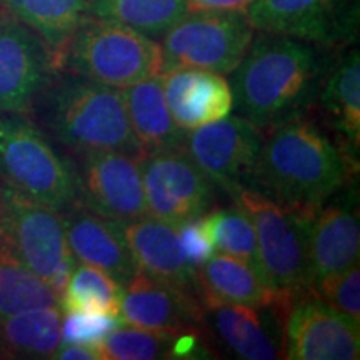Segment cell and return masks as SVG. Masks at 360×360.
<instances>
[{
    "mask_svg": "<svg viewBox=\"0 0 360 360\" xmlns=\"http://www.w3.org/2000/svg\"><path fill=\"white\" fill-rule=\"evenodd\" d=\"M12 17L37 32L58 69L62 53L79 25L87 19V0H2Z\"/></svg>",
    "mask_w": 360,
    "mask_h": 360,
    "instance_id": "d4e9b609",
    "label": "cell"
},
{
    "mask_svg": "<svg viewBox=\"0 0 360 360\" xmlns=\"http://www.w3.org/2000/svg\"><path fill=\"white\" fill-rule=\"evenodd\" d=\"M262 146V130L240 115L188 130L184 141V150L193 164L231 197L244 188L254 191Z\"/></svg>",
    "mask_w": 360,
    "mask_h": 360,
    "instance_id": "9c48e42d",
    "label": "cell"
},
{
    "mask_svg": "<svg viewBox=\"0 0 360 360\" xmlns=\"http://www.w3.org/2000/svg\"><path fill=\"white\" fill-rule=\"evenodd\" d=\"M317 105L342 139V150L354 164L360 143V57L352 47L337 57L319 94Z\"/></svg>",
    "mask_w": 360,
    "mask_h": 360,
    "instance_id": "7402d4cb",
    "label": "cell"
},
{
    "mask_svg": "<svg viewBox=\"0 0 360 360\" xmlns=\"http://www.w3.org/2000/svg\"><path fill=\"white\" fill-rule=\"evenodd\" d=\"M255 29L245 12L188 11L162 35V72L199 69L227 75L249 51Z\"/></svg>",
    "mask_w": 360,
    "mask_h": 360,
    "instance_id": "8992f818",
    "label": "cell"
},
{
    "mask_svg": "<svg viewBox=\"0 0 360 360\" xmlns=\"http://www.w3.org/2000/svg\"><path fill=\"white\" fill-rule=\"evenodd\" d=\"M360 323L312 292L297 294L283 317V359L357 360Z\"/></svg>",
    "mask_w": 360,
    "mask_h": 360,
    "instance_id": "7c38bea8",
    "label": "cell"
},
{
    "mask_svg": "<svg viewBox=\"0 0 360 360\" xmlns=\"http://www.w3.org/2000/svg\"><path fill=\"white\" fill-rule=\"evenodd\" d=\"M0 233L60 300L75 260L57 210L4 184L0 186Z\"/></svg>",
    "mask_w": 360,
    "mask_h": 360,
    "instance_id": "52a82bcc",
    "label": "cell"
},
{
    "mask_svg": "<svg viewBox=\"0 0 360 360\" xmlns=\"http://www.w3.org/2000/svg\"><path fill=\"white\" fill-rule=\"evenodd\" d=\"M80 204L120 225L146 217L142 157L124 152L80 155L75 167Z\"/></svg>",
    "mask_w": 360,
    "mask_h": 360,
    "instance_id": "4fadbf2b",
    "label": "cell"
},
{
    "mask_svg": "<svg viewBox=\"0 0 360 360\" xmlns=\"http://www.w3.org/2000/svg\"><path fill=\"white\" fill-rule=\"evenodd\" d=\"M357 167L307 117L264 134L254 191L297 215H310L344 187Z\"/></svg>",
    "mask_w": 360,
    "mask_h": 360,
    "instance_id": "7a4b0ae2",
    "label": "cell"
},
{
    "mask_svg": "<svg viewBox=\"0 0 360 360\" xmlns=\"http://www.w3.org/2000/svg\"><path fill=\"white\" fill-rule=\"evenodd\" d=\"M57 70L47 44L15 17L0 19V112L25 114Z\"/></svg>",
    "mask_w": 360,
    "mask_h": 360,
    "instance_id": "5bb4252c",
    "label": "cell"
},
{
    "mask_svg": "<svg viewBox=\"0 0 360 360\" xmlns=\"http://www.w3.org/2000/svg\"><path fill=\"white\" fill-rule=\"evenodd\" d=\"M188 12L187 0H87V13L127 25L147 37H162Z\"/></svg>",
    "mask_w": 360,
    "mask_h": 360,
    "instance_id": "4316f807",
    "label": "cell"
},
{
    "mask_svg": "<svg viewBox=\"0 0 360 360\" xmlns=\"http://www.w3.org/2000/svg\"><path fill=\"white\" fill-rule=\"evenodd\" d=\"M97 350L102 360L193 359L205 352L199 332L174 335L130 326L112 328Z\"/></svg>",
    "mask_w": 360,
    "mask_h": 360,
    "instance_id": "cb8c5ba5",
    "label": "cell"
},
{
    "mask_svg": "<svg viewBox=\"0 0 360 360\" xmlns=\"http://www.w3.org/2000/svg\"><path fill=\"white\" fill-rule=\"evenodd\" d=\"M337 57L335 49L259 32L233 70L232 109L264 134L307 117Z\"/></svg>",
    "mask_w": 360,
    "mask_h": 360,
    "instance_id": "6da1fadb",
    "label": "cell"
},
{
    "mask_svg": "<svg viewBox=\"0 0 360 360\" xmlns=\"http://www.w3.org/2000/svg\"><path fill=\"white\" fill-rule=\"evenodd\" d=\"M0 180L58 214L80 204L75 167L37 127L15 115H0Z\"/></svg>",
    "mask_w": 360,
    "mask_h": 360,
    "instance_id": "5b68a950",
    "label": "cell"
},
{
    "mask_svg": "<svg viewBox=\"0 0 360 360\" xmlns=\"http://www.w3.org/2000/svg\"><path fill=\"white\" fill-rule=\"evenodd\" d=\"M147 214L180 225L202 217L214 205V184L182 148L150 152L142 157Z\"/></svg>",
    "mask_w": 360,
    "mask_h": 360,
    "instance_id": "8fae6325",
    "label": "cell"
},
{
    "mask_svg": "<svg viewBox=\"0 0 360 360\" xmlns=\"http://www.w3.org/2000/svg\"><path fill=\"white\" fill-rule=\"evenodd\" d=\"M62 309L42 307L0 317V332L12 352L34 359H52L62 342Z\"/></svg>",
    "mask_w": 360,
    "mask_h": 360,
    "instance_id": "83f0119b",
    "label": "cell"
},
{
    "mask_svg": "<svg viewBox=\"0 0 360 360\" xmlns=\"http://www.w3.org/2000/svg\"><path fill=\"white\" fill-rule=\"evenodd\" d=\"M254 225L264 281L287 295L310 292L305 217L252 188L232 197Z\"/></svg>",
    "mask_w": 360,
    "mask_h": 360,
    "instance_id": "ba28073f",
    "label": "cell"
},
{
    "mask_svg": "<svg viewBox=\"0 0 360 360\" xmlns=\"http://www.w3.org/2000/svg\"><path fill=\"white\" fill-rule=\"evenodd\" d=\"M37 101L45 130L79 157L97 152L143 157L130 125L122 89L70 74L52 79Z\"/></svg>",
    "mask_w": 360,
    "mask_h": 360,
    "instance_id": "3957f363",
    "label": "cell"
},
{
    "mask_svg": "<svg viewBox=\"0 0 360 360\" xmlns=\"http://www.w3.org/2000/svg\"><path fill=\"white\" fill-rule=\"evenodd\" d=\"M60 67L79 77L125 89L160 75L162 49L127 25L87 15L67 44Z\"/></svg>",
    "mask_w": 360,
    "mask_h": 360,
    "instance_id": "277c9868",
    "label": "cell"
},
{
    "mask_svg": "<svg viewBox=\"0 0 360 360\" xmlns=\"http://www.w3.org/2000/svg\"><path fill=\"white\" fill-rule=\"evenodd\" d=\"M310 292L323 302L349 315L360 323V269L359 264L342 270L334 276L321 278Z\"/></svg>",
    "mask_w": 360,
    "mask_h": 360,
    "instance_id": "4dcf8cb0",
    "label": "cell"
},
{
    "mask_svg": "<svg viewBox=\"0 0 360 360\" xmlns=\"http://www.w3.org/2000/svg\"><path fill=\"white\" fill-rule=\"evenodd\" d=\"M160 80L172 119L186 132L224 119L232 112L231 84L220 74L177 69L160 74Z\"/></svg>",
    "mask_w": 360,
    "mask_h": 360,
    "instance_id": "ffe728a7",
    "label": "cell"
},
{
    "mask_svg": "<svg viewBox=\"0 0 360 360\" xmlns=\"http://www.w3.org/2000/svg\"><path fill=\"white\" fill-rule=\"evenodd\" d=\"M305 217L310 289L317 281L359 264L357 210L345 204H323Z\"/></svg>",
    "mask_w": 360,
    "mask_h": 360,
    "instance_id": "e0dca14e",
    "label": "cell"
},
{
    "mask_svg": "<svg viewBox=\"0 0 360 360\" xmlns=\"http://www.w3.org/2000/svg\"><path fill=\"white\" fill-rule=\"evenodd\" d=\"M62 214L67 245L75 262L103 270L122 287L139 272L122 225L94 214L82 204L72 205Z\"/></svg>",
    "mask_w": 360,
    "mask_h": 360,
    "instance_id": "2e32d148",
    "label": "cell"
},
{
    "mask_svg": "<svg viewBox=\"0 0 360 360\" xmlns=\"http://www.w3.org/2000/svg\"><path fill=\"white\" fill-rule=\"evenodd\" d=\"M65 314V317L62 319V342L90 345L94 349H97V345L105 339L112 328L122 323L119 317H110V315Z\"/></svg>",
    "mask_w": 360,
    "mask_h": 360,
    "instance_id": "1f68e13d",
    "label": "cell"
},
{
    "mask_svg": "<svg viewBox=\"0 0 360 360\" xmlns=\"http://www.w3.org/2000/svg\"><path fill=\"white\" fill-rule=\"evenodd\" d=\"M56 305H60L56 292L0 233V317Z\"/></svg>",
    "mask_w": 360,
    "mask_h": 360,
    "instance_id": "484cf974",
    "label": "cell"
},
{
    "mask_svg": "<svg viewBox=\"0 0 360 360\" xmlns=\"http://www.w3.org/2000/svg\"><path fill=\"white\" fill-rule=\"evenodd\" d=\"M254 0H192L188 11H238L245 12Z\"/></svg>",
    "mask_w": 360,
    "mask_h": 360,
    "instance_id": "e575fe53",
    "label": "cell"
},
{
    "mask_svg": "<svg viewBox=\"0 0 360 360\" xmlns=\"http://www.w3.org/2000/svg\"><path fill=\"white\" fill-rule=\"evenodd\" d=\"M122 285L109 274L85 264H75L60 295L62 312L119 317Z\"/></svg>",
    "mask_w": 360,
    "mask_h": 360,
    "instance_id": "f1b7e54d",
    "label": "cell"
},
{
    "mask_svg": "<svg viewBox=\"0 0 360 360\" xmlns=\"http://www.w3.org/2000/svg\"><path fill=\"white\" fill-rule=\"evenodd\" d=\"M130 125L142 154L182 148L186 130L175 124L164 97L160 75L122 89Z\"/></svg>",
    "mask_w": 360,
    "mask_h": 360,
    "instance_id": "603a6c76",
    "label": "cell"
},
{
    "mask_svg": "<svg viewBox=\"0 0 360 360\" xmlns=\"http://www.w3.org/2000/svg\"><path fill=\"white\" fill-rule=\"evenodd\" d=\"M122 233L139 272L200 299L197 270L184 257L177 225L146 215L124 224Z\"/></svg>",
    "mask_w": 360,
    "mask_h": 360,
    "instance_id": "d6986e66",
    "label": "cell"
},
{
    "mask_svg": "<svg viewBox=\"0 0 360 360\" xmlns=\"http://www.w3.org/2000/svg\"><path fill=\"white\" fill-rule=\"evenodd\" d=\"M204 219L215 250L244 260L262 276L254 225L244 210L237 205L233 209L209 210Z\"/></svg>",
    "mask_w": 360,
    "mask_h": 360,
    "instance_id": "f546056e",
    "label": "cell"
},
{
    "mask_svg": "<svg viewBox=\"0 0 360 360\" xmlns=\"http://www.w3.org/2000/svg\"><path fill=\"white\" fill-rule=\"evenodd\" d=\"M257 32L340 51L359 37L360 0H254L245 11Z\"/></svg>",
    "mask_w": 360,
    "mask_h": 360,
    "instance_id": "30bf717a",
    "label": "cell"
},
{
    "mask_svg": "<svg viewBox=\"0 0 360 360\" xmlns=\"http://www.w3.org/2000/svg\"><path fill=\"white\" fill-rule=\"evenodd\" d=\"M177 236L184 257L192 269H199L215 254L204 215L177 225Z\"/></svg>",
    "mask_w": 360,
    "mask_h": 360,
    "instance_id": "d6a6232c",
    "label": "cell"
},
{
    "mask_svg": "<svg viewBox=\"0 0 360 360\" xmlns=\"http://www.w3.org/2000/svg\"><path fill=\"white\" fill-rule=\"evenodd\" d=\"M204 304L195 294L177 289L137 272L122 287L119 319L130 327L188 334L199 332L204 322Z\"/></svg>",
    "mask_w": 360,
    "mask_h": 360,
    "instance_id": "9a60e30c",
    "label": "cell"
},
{
    "mask_svg": "<svg viewBox=\"0 0 360 360\" xmlns=\"http://www.w3.org/2000/svg\"><path fill=\"white\" fill-rule=\"evenodd\" d=\"M197 282L204 310L217 304H238L250 307L278 305L287 309L294 299V295L274 290L250 264L220 252L197 269Z\"/></svg>",
    "mask_w": 360,
    "mask_h": 360,
    "instance_id": "44dd1931",
    "label": "cell"
},
{
    "mask_svg": "<svg viewBox=\"0 0 360 360\" xmlns=\"http://www.w3.org/2000/svg\"><path fill=\"white\" fill-rule=\"evenodd\" d=\"M52 359L58 360H101V354L97 349L90 345L70 344V342H60Z\"/></svg>",
    "mask_w": 360,
    "mask_h": 360,
    "instance_id": "836d02e7",
    "label": "cell"
},
{
    "mask_svg": "<svg viewBox=\"0 0 360 360\" xmlns=\"http://www.w3.org/2000/svg\"><path fill=\"white\" fill-rule=\"evenodd\" d=\"M210 326L238 359H283V315L278 305L250 307L217 304L205 307Z\"/></svg>",
    "mask_w": 360,
    "mask_h": 360,
    "instance_id": "ac0fdd59",
    "label": "cell"
}]
</instances>
